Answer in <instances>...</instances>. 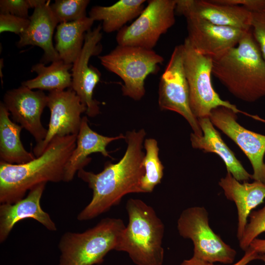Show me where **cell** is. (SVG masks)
Returning <instances> with one entry per match:
<instances>
[{"instance_id":"cell-16","label":"cell","mask_w":265,"mask_h":265,"mask_svg":"<svg viewBox=\"0 0 265 265\" xmlns=\"http://www.w3.org/2000/svg\"><path fill=\"white\" fill-rule=\"evenodd\" d=\"M175 13L201 18L213 24L243 30L251 29V12L244 7L216 0H176Z\"/></svg>"},{"instance_id":"cell-31","label":"cell","mask_w":265,"mask_h":265,"mask_svg":"<svg viewBox=\"0 0 265 265\" xmlns=\"http://www.w3.org/2000/svg\"><path fill=\"white\" fill-rule=\"evenodd\" d=\"M28 18H24L9 14H0V32H13L20 35L28 27Z\"/></svg>"},{"instance_id":"cell-36","label":"cell","mask_w":265,"mask_h":265,"mask_svg":"<svg viewBox=\"0 0 265 265\" xmlns=\"http://www.w3.org/2000/svg\"><path fill=\"white\" fill-rule=\"evenodd\" d=\"M259 255H260L259 259L262 260L265 263V255L264 254H259Z\"/></svg>"},{"instance_id":"cell-29","label":"cell","mask_w":265,"mask_h":265,"mask_svg":"<svg viewBox=\"0 0 265 265\" xmlns=\"http://www.w3.org/2000/svg\"><path fill=\"white\" fill-rule=\"evenodd\" d=\"M34 6L35 0H0V14L28 18V9Z\"/></svg>"},{"instance_id":"cell-18","label":"cell","mask_w":265,"mask_h":265,"mask_svg":"<svg viewBox=\"0 0 265 265\" xmlns=\"http://www.w3.org/2000/svg\"><path fill=\"white\" fill-rule=\"evenodd\" d=\"M50 0H37L32 14L28 17L29 24L20 36L19 47L27 45L41 48L44 54L40 62L44 64L60 59L53 43L54 30L59 23L53 14Z\"/></svg>"},{"instance_id":"cell-19","label":"cell","mask_w":265,"mask_h":265,"mask_svg":"<svg viewBox=\"0 0 265 265\" xmlns=\"http://www.w3.org/2000/svg\"><path fill=\"white\" fill-rule=\"evenodd\" d=\"M219 185L223 190L226 197L233 201L237 206V238L240 240L251 212L263 203L265 198V184L256 181L251 183H241L227 171L226 176L220 179Z\"/></svg>"},{"instance_id":"cell-21","label":"cell","mask_w":265,"mask_h":265,"mask_svg":"<svg viewBox=\"0 0 265 265\" xmlns=\"http://www.w3.org/2000/svg\"><path fill=\"white\" fill-rule=\"evenodd\" d=\"M198 120L203 134L202 135H197L194 133H191L190 141L192 147L205 152L217 154L224 161L227 171L239 182H245L252 179V175L244 169L227 146L209 117Z\"/></svg>"},{"instance_id":"cell-27","label":"cell","mask_w":265,"mask_h":265,"mask_svg":"<svg viewBox=\"0 0 265 265\" xmlns=\"http://www.w3.org/2000/svg\"><path fill=\"white\" fill-rule=\"evenodd\" d=\"M88 0H56L50 5L59 23L73 22L86 17Z\"/></svg>"},{"instance_id":"cell-3","label":"cell","mask_w":265,"mask_h":265,"mask_svg":"<svg viewBox=\"0 0 265 265\" xmlns=\"http://www.w3.org/2000/svg\"><path fill=\"white\" fill-rule=\"evenodd\" d=\"M212 59V74L235 97L251 103L265 97V60L251 29L236 47Z\"/></svg>"},{"instance_id":"cell-9","label":"cell","mask_w":265,"mask_h":265,"mask_svg":"<svg viewBox=\"0 0 265 265\" xmlns=\"http://www.w3.org/2000/svg\"><path fill=\"white\" fill-rule=\"evenodd\" d=\"M176 0H150L136 18L116 36L118 45L153 50L160 36L175 23Z\"/></svg>"},{"instance_id":"cell-14","label":"cell","mask_w":265,"mask_h":265,"mask_svg":"<svg viewBox=\"0 0 265 265\" xmlns=\"http://www.w3.org/2000/svg\"><path fill=\"white\" fill-rule=\"evenodd\" d=\"M3 103L13 121L28 131L36 144L45 139L47 129L42 125L41 117L47 106L48 96L43 91H34L22 85L7 91L3 96Z\"/></svg>"},{"instance_id":"cell-8","label":"cell","mask_w":265,"mask_h":265,"mask_svg":"<svg viewBox=\"0 0 265 265\" xmlns=\"http://www.w3.org/2000/svg\"><path fill=\"white\" fill-rule=\"evenodd\" d=\"M177 229L181 236L193 242V256L210 263L234 262L236 250L212 230L205 208L192 207L183 211L177 221Z\"/></svg>"},{"instance_id":"cell-2","label":"cell","mask_w":265,"mask_h":265,"mask_svg":"<svg viewBox=\"0 0 265 265\" xmlns=\"http://www.w3.org/2000/svg\"><path fill=\"white\" fill-rule=\"evenodd\" d=\"M77 135L55 137L44 152L22 164L0 161V203L12 204L36 186L64 181L65 167L76 147Z\"/></svg>"},{"instance_id":"cell-7","label":"cell","mask_w":265,"mask_h":265,"mask_svg":"<svg viewBox=\"0 0 265 265\" xmlns=\"http://www.w3.org/2000/svg\"><path fill=\"white\" fill-rule=\"evenodd\" d=\"M183 46L190 106L194 116L197 119L209 117L212 110L219 106L230 108L236 113H241L251 116L240 110L228 101L221 99L215 91L211 80L212 58L195 51L186 38Z\"/></svg>"},{"instance_id":"cell-11","label":"cell","mask_w":265,"mask_h":265,"mask_svg":"<svg viewBox=\"0 0 265 265\" xmlns=\"http://www.w3.org/2000/svg\"><path fill=\"white\" fill-rule=\"evenodd\" d=\"M47 96L50 119L45 139L33 149L37 157L44 152L55 137L77 135L82 119L81 114L87 110L86 106L71 88L50 91Z\"/></svg>"},{"instance_id":"cell-17","label":"cell","mask_w":265,"mask_h":265,"mask_svg":"<svg viewBox=\"0 0 265 265\" xmlns=\"http://www.w3.org/2000/svg\"><path fill=\"white\" fill-rule=\"evenodd\" d=\"M47 183L40 184L30 189L26 197L12 204L0 205V242L8 238L15 225L26 218L33 219L50 231L57 230L50 215L40 205V200Z\"/></svg>"},{"instance_id":"cell-26","label":"cell","mask_w":265,"mask_h":265,"mask_svg":"<svg viewBox=\"0 0 265 265\" xmlns=\"http://www.w3.org/2000/svg\"><path fill=\"white\" fill-rule=\"evenodd\" d=\"M146 154L143 159L145 173L141 181L143 193L151 192L161 182L164 166L159 157V148L156 140L146 139L144 142Z\"/></svg>"},{"instance_id":"cell-12","label":"cell","mask_w":265,"mask_h":265,"mask_svg":"<svg viewBox=\"0 0 265 265\" xmlns=\"http://www.w3.org/2000/svg\"><path fill=\"white\" fill-rule=\"evenodd\" d=\"M102 25H99L86 32L82 49L71 69V88L86 106V113L91 117L100 113V103L93 98V92L101 74L97 68L89 64V61L91 56L99 54L102 51Z\"/></svg>"},{"instance_id":"cell-10","label":"cell","mask_w":265,"mask_h":265,"mask_svg":"<svg viewBox=\"0 0 265 265\" xmlns=\"http://www.w3.org/2000/svg\"><path fill=\"white\" fill-rule=\"evenodd\" d=\"M159 105L162 110L175 111L184 117L197 135H202L198 120L192 112L189 103L188 85L186 78L183 44L176 46L159 86Z\"/></svg>"},{"instance_id":"cell-22","label":"cell","mask_w":265,"mask_h":265,"mask_svg":"<svg viewBox=\"0 0 265 265\" xmlns=\"http://www.w3.org/2000/svg\"><path fill=\"white\" fill-rule=\"evenodd\" d=\"M10 113L3 102L0 103V159L9 164H22L34 159V154L26 151L20 139L22 127L9 118Z\"/></svg>"},{"instance_id":"cell-32","label":"cell","mask_w":265,"mask_h":265,"mask_svg":"<svg viewBox=\"0 0 265 265\" xmlns=\"http://www.w3.org/2000/svg\"><path fill=\"white\" fill-rule=\"evenodd\" d=\"M217 2L241 6L251 12L265 11V0H216Z\"/></svg>"},{"instance_id":"cell-6","label":"cell","mask_w":265,"mask_h":265,"mask_svg":"<svg viewBox=\"0 0 265 265\" xmlns=\"http://www.w3.org/2000/svg\"><path fill=\"white\" fill-rule=\"evenodd\" d=\"M102 65L123 80V95L139 101L145 93V80L159 70L164 58L153 50L117 45L110 53L98 56Z\"/></svg>"},{"instance_id":"cell-5","label":"cell","mask_w":265,"mask_h":265,"mask_svg":"<svg viewBox=\"0 0 265 265\" xmlns=\"http://www.w3.org/2000/svg\"><path fill=\"white\" fill-rule=\"evenodd\" d=\"M126 227L122 219L106 217L83 232H66L58 243V265H94L116 249Z\"/></svg>"},{"instance_id":"cell-33","label":"cell","mask_w":265,"mask_h":265,"mask_svg":"<svg viewBox=\"0 0 265 265\" xmlns=\"http://www.w3.org/2000/svg\"><path fill=\"white\" fill-rule=\"evenodd\" d=\"M260 255L256 251L249 247L245 251V254L243 256L237 263L231 265H247L250 262L259 259ZM205 265H216L213 263L206 262Z\"/></svg>"},{"instance_id":"cell-25","label":"cell","mask_w":265,"mask_h":265,"mask_svg":"<svg viewBox=\"0 0 265 265\" xmlns=\"http://www.w3.org/2000/svg\"><path fill=\"white\" fill-rule=\"evenodd\" d=\"M73 64H66L59 59L52 62L49 66L39 63L32 66L31 72H35L37 76L33 79L22 83L30 89H38L40 90H65L71 88L72 74L69 72Z\"/></svg>"},{"instance_id":"cell-15","label":"cell","mask_w":265,"mask_h":265,"mask_svg":"<svg viewBox=\"0 0 265 265\" xmlns=\"http://www.w3.org/2000/svg\"><path fill=\"white\" fill-rule=\"evenodd\" d=\"M185 18L188 33L186 38L190 45L198 53L212 58L236 47L248 31L215 25L195 16Z\"/></svg>"},{"instance_id":"cell-1","label":"cell","mask_w":265,"mask_h":265,"mask_svg":"<svg viewBox=\"0 0 265 265\" xmlns=\"http://www.w3.org/2000/svg\"><path fill=\"white\" fill-rule=\"evenodd\" d=\"M145 135L143 129L127 132L125 135L127 148L118 162H106L104 169L97 174L83 169L77 172L78 177L92 190V198L78 214V220H91L107 212L127 194L143 193L141 181L145 173L143 165L145 155L142 143Z\"/></svg>"},{"instance_id":"cell-24","label":"cell","mask_w":265,"mask_h":265,"mask_svg":"<svg viewBox=\"0 0 265 265\" xmlns=\"http://www.w3.org/2000/svg\"><path fill=\"white\" fill-rule=\"evenodd\" d=\"M145 0H120L107 6H95L89 17L102 21V29L106 33L119 31L125 24L138 17L145 8Z\"/></svg>"},{"instance_id":"cell-28","label":"cell","mask_w":265,"mask_h":265,"mask_svg":"<svg viewBox=\"0 0 265 265\" xmlns=\"http://www.w3.org/2000/svg\"><path fill=\"white\" fill-rule=\"evenodd\" d=\"M250 220L246 226L243 235L239 240L240 248L245 251L251 242L265 232V205L261 209L250 214Z\"/></svg>"},{"instance_id":"cell-35","label":"cell","mask_w":265,"mask_h":265,"mask_svg":"<svg viewBox=\"0 0 265 265\" xmlns=\"http://www.w3.org/2000/svg\"><path fill=\"white\" fill-rule=\"evenodd\" d=\"M206 262L194 256L188 260H184L180 265H205Z\"/></svg>"},{"instance_id":"cell-23","label":"cell","mask_w":265,"mask_h":265,"mask_svg":"<svg viewBox=\"0 0 265 265\" xmlns=\"http://www.w3.org/2000/svg\"><path fill=\"white\" fill-rule=\"evenodd\" d=\"M94 21L89 17L59 23L55 35V49L60 59L66 64H73L80 54L85 35L91 29Z\"/></svg>"},{"instance_id":"cell-4","label":"cell","mask_w":265,"mask_h":265,"mask_svg":"<svg viewBox=\"0 0 265 265\" xmlns=\"http://www.w3.org/2000/svg\"><path fill=\"white\" fill-rule=\"evenodd\" d=\"M126 210L129 222L116 251L127 253L137 265H162L163 222L154 209L140 199H129Z\"/></svg>"},{"instance_id":"cell-34","label":"cell","mask_w":265,"mask_h":265,"mask_svg":"<svg viewBox=\"0 0 265 265\" xmlns=\"http://www.w3.org/2000/svg\"><path fill=\"white\" fill-rule=\"evenodd\" d=\"M249 247L259 254L265 255V239L255 238L251 242Z\"/></svg>"},{"instance_id":"cell-20","label":"cell","mask_w":265,"mask_h":265,"mask_svg":"<svg viewBox=\"0 0 265 265\" xmlns=\"http://www.w3.org/2000/svg\"><path fill=\"white\" fill-rule=\"evenodd\" d=\"M123 138L125 139L126 137L122 134L108 137L98 133L89 126L87 117H82L76 147L65 167L64 182L73 180L76 173L83 169L91 161V159L88 156L92 153H100L104 157L111 158L106 150L107 145L113 141Z\"/></svg>"},{"instance_id":"cell-13","label":"cell","mask_w":265,"mask_h":265,"mask_svg":"<svg viewBox=\"0 0 265 265\" xmlns=\"http://www.w3.org/2000/svg\"><path fill=\"white\" fill-rule=\"evenodd\" d=\"M209 118L231 138L248 158L253 169L252 179L265 184V135L249 131L237 122V113L224 106L212 109Z\"/></svg>"},{"instance_id":"cell-30","label":"cell","mask_w":265,"mask_h":265,"mask_svg":"<svg viewBox=\"0 0 265 265\" xmlns=\"http://www.w3.org/2000/svg\"><path fill=\"white\" fill-rule=\"evenodd\" d=\"M251 29L265 60V11L251 12Z\"/></svg>"}]
</instances>
